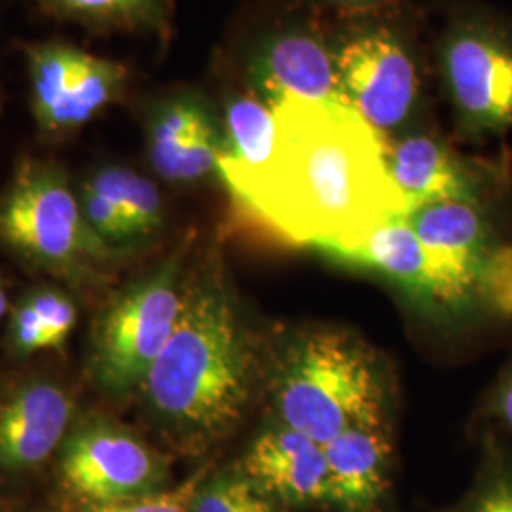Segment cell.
Listing matches in <instances>:
<instances>
[{"instance_id": "9", "label": "cell", "mask_w": 512, "mask_h": 512, "mask_svg": "<svg viewBox=\"0 0 512 512\" xmlns=\"http://www.w3.org/2000/svg\"><path fill=\"white\" fill-rule=\"evenodd\" d=\"M29 76V109L38 135L59 141L92 124L129 92L128 65L65 40L23 46Z\"/></svg>"}, {"instance_id": "16", "label": "cell", "mask_w": 512, "mask_h": 512, "mask_svg": "<svg viewBox=\"0 0 512 512\" xmlns=\"http://www.w3.org/2000/svg\"><path fill=\"white\" fill-rule=\"evenodd\" d=\"M332 505L342 512H374L389 484L391 446L384 421H366L327 442Z\"/></svg>"}, {"instance_id": "11", "label": "cell", "mask_w": 512, "mask_h": 512, "mask_svg": "<svg viewBox=\"0 0 512 512\" xmlns=\"http://www.w3.org/2000/svg\"><path fill=\"white\" fill-rule=\"evenodd\" d=\"M143 131L148 164L165 183L219 177L222 118L205 93L184 88L152 99L143 110Z\"/></svg>"}, {"instance_id": "3", "label": "cell", "mask_w": 512, "mask_h": 512, "mask_svg": "<svg viewBox=\"0 0 512 512\" xmlns=\"http://www.w3.org/2000/svg\"><path fill=\"white\" fill-rule=\"evenodd\" d=\"M0 247L69 287L99 283L126 255L93 234L67 171L40 158H23L0 192Z\"/></svg>"}, {"instance_id": "10", "label": "cell", "mask_w": 512, "mask_h": 512, "mask_svg": "<svg viewBox=\"0 0 512 512\" xmlns=\"http://www.w3.org/2000/svg\"><path fill=\"white\" fill-rule=\"evenodd\" d=\"M319 253L338 264L384 277L433 315L458 321L490 317L475 285L423 247L406 215L384 220L361 236L323 247Z\"/></svg>"}, {"instance_id": "25", "label": "cell", "mask_w": 512, "mask_h": 512, "mask_svg": "<svg viewBox=\"0 0 512 512\" xmlns=\"http://www.w3.org/2000/svg\"><path fill=\"white\" fill-rule=\"evenodd\" d=\"M492 412L512 435V370L495 391Z\"/></svg>"}, {"instance_id": "24", "label": "cell", "mask_w": 512, "mask_h": 512, "mask_svg": "<svg viewBox=\"0 0 512 512\" xmlns=\"http://www.w3.org/2000/svg\"><path fill=\"white\" fill-rule=\"evenodd\" d=\"M467 512H512V476L492 478L478 492Z\"/></svg>"}, {"instance_id": "5", "label": "cell", "mask_w": 512, "mask_h": 512, "mask_svg": "<svg viewBox=\"0 0 512 512\" xmlns=\"http://www.w3.org/2000/svg\"><path fill=\"white\" fill-rule=\"evenodd\" d=\"M184 249L114 294L93 319L88 376L114 403L139 395L148 370L179 323L184 300Z\"/></svg>"}, {"instance_id": "8", "label": "cell", "mask_w": 512, "mask_h": 512, "mask_svg": "<svg viewBox=\"0 0 512 512\" xmlns=\"http://www.w3.org/2000/svg\"><path fill=\"white\" fill-rule=\"evenodd\" d=\"M57 482L74 505H107L169 488L167 459L103 414L74 421L57 452Z\"/></svg>"}, {"instance_id": "19", "label": "cell", "mask_w": 512, "mask_h": 512, "mask_svg": "<svg viewBox=\"0 0 512 512\" xmlns=\"http://www.w3.org/2000/svg\"><path fill=\"white\" fill-rule=\"evenodd\" d=\"M116 205L141 243L156 238L165 224L164 198L154 181L120 164L99 165L82 181Z\"/></svg>"}, {"instance_id": "14", "label": "cell", "mask_w": 512, "mask_h": 512, "mask_svg": "<svg viewBox=\"0 0 512 512\" xmlns=\"http://www.w3.org/2000/svg\"><path fill=\"white\" fill-rule=\"evenodd\" d=\"M76 416L69 387L31 376L0 401V476L16 480L37 473L57 456Z\"/></svg>"}, {"instance_id": "7", "label": "cell", "mask_w": 512, "mask_h": 512, "mask_svg": "<svg viewBox=\"0 0 512 512\" xmlns=\"http://www.w3.org/2000/svg\"><path fill=\"white\" fill-rule=\"evenodd\" d=\"M338 95L389 139L423 107L420 59L410 35L393 21L359 18L332 38Z\"/></svg>"}, {"instance_id": "12", "label": "cell", "mask_w": 512, "mask_h": 512, "mask_svg": "<svg viewBox=\"0 0 512 512\" xmlns=\"http://www.w3.org/2000/svg\"><path fill=\"white\" fill-rule=\"evenodd\" d=\"M245 86L270 107L285 101H340L332 38L306 21L275 27L245 59Z\"/></svg>"}, {"instance_id": "18", "label": "cell", "mask_w": 512, "mask_h": 512, "mask_svg": "<svg viewBox=\"0 0 512 512\" xmlns=\"http://www.w3.org/2000/svg\"><path fill=\"white\" fill-rule=\"evenodd\" d=\"M40 10L86 31L148 35L167 42L173 31V0H37Z\"/></svg>"}, {"instance_id": "28", "label": "cell", "mask_w": 512, "mask_h": 512, "mask_svg": "<svg viewBox=\"0 0 512 512\" xmlns=\"http://www.w3.org/2000/svg\"><path fill=\"white\" fill-rule=\"evenodd\" d=\"M0 512H27L21 509H14V507H0Z\"/></svg>"}, {"instance_id": "22", "label": "cell", "mask_w": 512, "mask_h": 512, "mask_svg": "<svg viewBox=\"0 0 512 512\" xmlns=\"http://www.w3.org/2000/svg\"><path fill=\"white\" fill-rule=\"evenodd\" d=\"M25 294L37 308L50 351L65 348L78 323V304L73 294L55 285H40Z\"/></svg>"}, {"instance_id": "20", "label": "cell", "mask_w": 512, "mask_h": 512, "mask_svg": "<svg viewBox=\"0 0 512 512\" xmlns=\"http://www.w3.org/2000/svg\"><path fill=\"white\" fill-rule=\"evenodd\" d=\"M190 512H285V507L234 465L203 476Z\"/></svg>"}, {"instance_id": "2", "label": "cell", "mask_w": 512, "mask_h": 512, "mask_svg": "<svg viewBox=\"0 0 512 512\" xmlns=\"http://www.w3.org/2000/svg\"><path fill=\"white\" fill-rule=\"evenodd\" d=\"M256 372L255 338L219 258L211 256L186 277L179 323L139 397L175 450L200 456L238 429L253 399Z\"/></svg>"}, {"instance_id": "6", "label": "cell", "mask_w": 512, "mask_h": 512, "mask_svg": "<svg viewBox=\"0 0 512 512\" xmlns=\"http://www.w3.org/2000/svg\"><path fill=\"white\" fill-rule=\"evenodd\" d=\"M440 84L459 135L512 133V25L484 8H461L437 46Z\"/></svg>"}, {"instance_id": "23", "label": "cell", "mask_w": 512, "mask_h": 512, "mask_svg": "<svg viewBox=\"0 0 512 512\" xmlns=\"http://www.w3.org/2000/svg\"><path fill=\"white\" fill-rule=\"evenodd\" d=\"M205 475H207V467H203L196 475L184 480L183 484L175 488H167L160 494L120 501V503H107V505H73V509L69 512H190L192 495Z\"/></svg>"}, {"instance_id": "1", "label": "cell", "mask_w": 512, "mask_h": 512, "mask_svg": "<svg viewBox=\"0 0 512 512\" xmlns=\"http://www.w3.org/2000/svg\"><path fill=\"white\" fill-rule=\"evenodd\" d=\"M272 109L270 164L228 190L241 211L317 251L408 213L387 169L385 137L355 110L342 101L300 99Z\"/></svg>"}, {"instance_id": "27", "label": "cell", "mask_w": 512, "mask_h": 512, "mask_svg": "<svg viewBox=\"0 0 512 512\" xmlns=\"http://www.w3.org/2000/svg\"><path fill=\"white\" fill-rule=\"evenodd\" d=\"M12 306H10V300H8V293H6V287L0 279V321L10 313Z\"/></svg>"}, {"instance_id": "17", "label": "cell", "mask_w": 512, "mask_h": 512, "mask_svg": "<svg viewBox=\"0 0 512 512\" xmlns=\"http://www.w3.org/2000/svg\"><path fill=\"white\" fill-rule=\"evenodd\" d=\"M224 143L219 158V179L232 190L260 175L272 160L275 145L274 109L255 93L232 92L224 97Z\"/></svg>"}, {"instance_id": "26", "label": "cell", "mask_w": 512, "mask_h": 512, "mask_svg": "<svg viewBox=\"0 0 512 512\" xmlns=\"http://www.w3.org/2000/svg\"><path fill=\"white\" fill-rule=\"evenodd\" d=\"M310 2L338 6V8H349V10H355V12H365V10L380 8L387 0H310Z\"/></svg>"}, {"instance_id": "4", "label": "cell", "mask_w": 512, "mask_h": 512, "mask_svg": "<svg viewBox=\"0 0 512 512\" xmlns=\"http://www.w3.org/2000/svg\"><path fill=\"white\" fill-rule=\"evenodd\" d=\"M281 423L325 446L349 427L384 421V389L359 342L315 332L287 351L274 380Z\"/></svg>"}, {"instance_id": "15", "label": "cell", "mask_w": 512, "mask_h": 512, "mask_svg": "<svg viewBox=\"0 0 512 512\" xmlns=\"http://www.w3.org/2000/svg\"><path fill=\"white\" fill-rule=\"evenodd\" d=\"M238 467L283 507L332 505L325 448L283 423L260 433Z\"/></svg>"}, {"instance_id": "21", "label": "cell", "mask_w": 512, "mask_h": 512, "mask_svg": "<svg viewBox=\"0 0 512 512\" xmlns=\"http://www.w3.org/2000/svg\"><path fill=\"white\" fill-rule=\"evenodd\" d=\"M78 200L88 226L103 243L126 255L141 245V239L137 238L131 224L105 196L95 192L88 184L80 183Z\"/></svg>"}, {"instance_id": "13", "label": "cell", "mask_w": 512, "mask_h": 512, "mask_svg": "<svg viewBox=\"0 0 512 512\" xmlns=\"http://www.w3.org/2000/svg\"><path fill=\"white\" fill-rule=\"evenodd\" d=\"M385 156L408 211L446 200L490 202L501 183L499 167L465 158L427 131L406 129L385 139Z\"/></svg>"}]
</instances>
